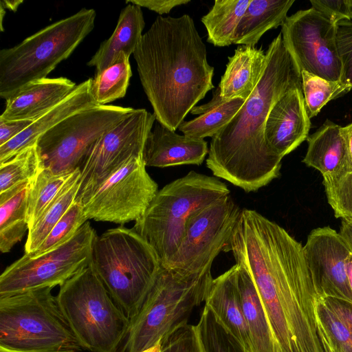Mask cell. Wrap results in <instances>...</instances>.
<instances>
[{
	"label": "cell",
	"instance_id": "obj_17",
	"mask_svg": "<svg viewBox=\"0 0 352 352\" xmlns=\"http://www.w3.org/2000/svg\"><path fill=\"white\" fill-rule=\"evenodd\" d=\"M302 88L283 95L270 110L264 137L268 148L282 158L308 138L310 129Z\"/></svg>",
	"mask_w": 352,
	"mask_h": 352
},
{
	"label": "cell",
	"instance_id": "obj_8",
	"mask_svg": "<svg viewBox=\"0 0 352 352\" xmlns=\"http://www.w3.org/2000/svg\"><path fill=\"white\" fill-rule=\"evenodd\" d=\"M52 289L0 297V352L83 351Z\"/></svg>",
	"mask_w": 352,
	"mask_h": 352
},
{
	"label": "cell",
	"instance_id": "obj_27",
	"mask_svg": "<svg viewBox=\"0 0 352 352\" xmlns=\"http://www.w3.org/2000/svg\"><path fill=\"white\" fill-rule=\"evenodd\" d=\"M245 102L241 98L230 100L223 99L218 87L208 102L195 106L191 109L190 113L198 116L189 121H183L178 129L184 135L190 138H212L231 121Z\"/></svg>",
	"mask_w": 352,
	"mask_h": 352
},
{
	"label": "cell",
	"instance_id": "obj_6",
	"mask_svg": "<svg viewBox=\"0 0 352 352\" xmlns=\"http://www.w3.org/2000/svg\"><path fill=\"white\" fill-rule=\"evenodd\" d=\"M230 192L217 177L191 170L159 190L133 228L153 248L164 266L177 250L191 215Z\"/></svg>",
	"mask_w": 352,
	"mask_h": 352
},
{
	"label": "cell",
	"instance_id": "obj_39",
	"mask_svg": "<svg viewBox=\"0 0 352 352\" xmlns=\"http://www.w3.org/2000/svg\"><path fill=\"white\" fill-rule=\"evenodd\" d=\"M336 45L342 65L340 81L352 88V21L336 23Z\"/></svg>",
	"mask_w": 352,
	"mask_h": 352
},
{
	"label": "cell",
	"instance_id": "obj_5",
	"mask_svg": "<svg viewBox=\"0 0 352 352\" xmlns=\"http://www.w3.org/2000/svg\"><path fill=\"white\" fill-rule=\"evenodd\" d=\"M90 264L129 320L138 311L162 267L153 248L133 228L123 226L96 236Z\"/></svg>",
	"mask_w": 352,
	"mask_h": 352
},
{
	"label": "cell",
	"instance_id": "obj_34",
	"mask_svg": "<svg viewBox=\"0 0 352 352\" xmlns=\"http://www.w3.org/2000/svg\"><path fill=\"white\" fill-rule=\"evenodd\" d=\"M36 144L0 163V193L31 182L42 168Z\"/></svg>",
	"mask_w": 352,
	"mask_h": 352
},
{
	"label": "cell",
	"instance_id": "obj_35",
	"mask_svg": "<svg viewBox=\"0 0 352 352\" xmlns=\"http://www.w3.org/2000/svg\"><path fill=\"white\" fill-rule=\"evenodd\" d=\"M302 89L309 119L316 116L330 100L351 89L341 81L324 79L305 71L300 72Z\"/></svg>",
	"mask_w": 352,
	"mask_h": 352
},
{
	"label": "cell",
	"instance_id": "obj_23",
	"mask_svg": "<svg viewBox=\"0 0 352 352\" xmlns=\"http://www.w3.org/2000/svg\"><path fill=\"white\" fill-rule=\"evenodd\" d=\"M267 56L262 47L242 45L228 57L226 69L219 84L220 95L226 100L241 98L246 101L260 81Z\"/></svg>",
	"mask_w": 352,
	"mask_h": 352
},
{
	"label": "cell",
	"instance_id": "obj_24",
	"mask_svg": "<svg viewBox=\"0 0 352 352\" xmlns=\"http://www.w3.org/2000/svg\"><path fill=\"white\" fill-rule=\"evenodd\" d=\"M144 26L141 7L128 3L122 10L113 34L101 43L87 65L95 67V74H98L113 63L120 53L124 52L129 57L133 54L142 37Z\"/></svg>",
	"mask_w": 352,
	"mask_h": 352
},
{
	"label": "cell",
	"instance_id": "obj_46",
	"mask_svg": "<svg viewBox=\"0 0 352 352\" xmlns=\"http://www.w3.org/2000/svg\"><path fill=\"white\" fill-rule=\"evenodd\" d=\"M342 131L346 141L349 156L352 162V123L342 126Z\"/></svg>",
	"mask_w": 352,
	"mask_h": 352
},
{
	"label": "cell",
	"instance_id": "obj_16",
	"mask_svg": "<svg viewBox=\"0 0 352 352\" xmlns=\"http://www.w3.org/2000/svg\"><path fill=\"white\" fill-rule=\"evenodd\" d=\"M303 252L319 296L352 303L346 270L351 252L340 234L328 226L314 229L307 237Z\"/></svg>",
	"mask_w": 352,
	"mask_h": 352
},
{
	"label": "cell",
	"instance_id": "obj_42",
	"mask_svg": "<svg viewBox=\"0 0 352 352\" xmlns=\"http://www.w3.org/2000/svg\"><path fill=\"white\" fill-rule=\"evenodd\" d=\"M190 0H126V3H132L140 7L146 8L160 14H168L175 7L187 4Z\"/></svg>",
	"mask_w": 352,
	"mask_h": 352
},
{
	"label": "cell",
	"instance_id": "obj_19",
	"mask_svg": "<svg viewBox=\"0 0 352 352\" xmlns=\"http://www.w3.org/2000/svg\"><path fill=\"white\" fill-rule=\"evenodd\" d=\"M76 86L65 77L32 82L6 100L0 120L34 121L63 101Z\"/></svg>",
	"mask_w": 352,
	"mask_h": 352
},
{
	"label": "cell",
	"instance_id": "obj_38",
	"mask_svg": "<svg viewBox=\"0 0 352 352\" xmlns=\"http://www.w3.org/2000/svg\"><path fill=\"white\" fill-rule=\"evenodd\" d=\"M327 200L337 218L352 219V170L323 179Z\"/></svg>",
	"mask_w": 352,
	"mask_h": 352
},
{
	"label": "cell",
	"instance_id": "obj_43",
	"mask_svg": "<svg viewBox=\"0 0 352 352\" xmlns=\"http://www.w3.org/2000/svg\"><path fill=\"white\" fill-rule=\"evenodd\" d=\"M34 121L32 120H0V146L25 130Z\"/></svg>",
	"mask_w": 352,
	"mask_h": 352
},
{
	"label": "cell",
	"instance_id": "obj_40",
	"mask_svg": "<svg viewBox=\"0 0 352 352\" xmlns=\"http://www.w3.org/2000/svg\"><path fill=\"white\" fill-rule=\"evenodd\" d=\"M160 352H205L196 325L187 324L173 334Z\"/></svg>",
	"mask_w": 352,
	"mask_h": 352
},
{
	"label": "cell",
	"instance_id": "obj_30",
	"mask_svg": "<svg viewBox=\"0 0 352 352\" xmlns=\"http://www.w3.org/2000/svg\"><path fill=\"white\" fill-rule=\"evenodd\" d=\"M251 0H216L201 18L208 32L207 41L216 47L233 44L236 28Z\"/></svg>",
	"mask_w": 352,
	"mask_h": 352
},
{
	"label": "cell",
	"instance_id": "obj_7",
	"mask_svg": "<svg viewBox=\"0 0 352 352\" xmlns=\"http://www.w3.org/2000/svg\"><path fill=\"white\" fill-rule=\"evenodd\" d=\"M94 9L82 8L0 51V96L6 100L43 78L67 58L93 30Z\"/></svg>",
	"mask_w": 352,
	"mask_h": 352
},
{
	"label": "cell",
	"instance_id": "obj_21",
	"mask_svg": "<svg viewBox=\"0 0 352 352\" xmlns=\"http://www.w3.org/2000/svg\"><path fill=\"white\" fill-rule=\"evenodd\" d=\"M91 78L77 85L74 91L59 104L34 120L14 138L0 146V163L34 144L42 134L66 118L98 105L91 95Z\"/></svg>",
	"mask_w": 352,
	"mask_h": 352
},
{
	"label": "cell",
	"instance_id": "obj_15",
	"mask_svg": "<svg viewBox=\"0 0 352 352\" xmlns=\"http://www.w3.org/2000/svg\"><path fill=\"white\" fill-rule=\"evenodd\" d=\"M143 156L134 157L108 177L83 205L88 219L124 224L136 221L158 192Z\"/></svg>",
	"mask_w": 352,
	"mask_h": 352
},
{
	"label": "cell",
	"instance_id": "obj_49",
	"mask_svg": "<svg viewBox=\"0 0 352 352\" xmlns=\"http://www.w3.org/2000/svg\"><path fill=\"white\" fill-rule=\"evenodd\" d=\"M162 348V342L159 341L157 344H155L153 346L146 349L142 352H160Z\"/></svg>",
	"mask_w": 352,
	"mask_h": 352
},
{
	"label": "cell",
	"instance_id": "obj_41",
	"mask_svg": "<svg viewBox=\"0 0 352 352\" xmlns=\"http://www.w3.org/2000/svg\"><path fill=\"white\" fill-rule=\"evenodd\" d=\"M312 8L336 24L352 19V0H312Z\"/></svg>",
	"mask_w": 352,
	"mask_h": 352
},
{
	"label": "cell",
	"instance_id": "obj_47",
	"mask_svg": "<svg viewBox=\"0 0 352 352\" xmlns=\"http://www.w3.org/2000/svg\"><path fill=\"white\" fill-rule=\"evenodd\" d=\"M1 7L8 8L12 11H16L19 6L23 3V1H1Z\"/></svg>",
	"mask_w": 352,
	"mask_h": 352
},
{
	"label": "cell",
	"instance_id": "obj_50",
	"mask_svg": "<svg viewBox=\"0 0 352 352\" xmlns=\"http://www.w3.org/2000/svg\"><path fill=\"white\" fill-rule=\"evenodd\" d=\"M67 352H83V351H67ZM89 352V351H88Z\"/></svg>",
	"mask_w": 352,
	"mask_h": 352
},
{
	"label": "cell",
	"instance_id": "obj_3",
	"mask_svg": "<svg viewBox=\"0 0 352 352\" xmlns=\"http://www.w3.org/2000/svg\"><path fill=\"white\" fill-rule=\"evenodd\" d=\"M133 57L156 120L173 131L214 88L206 45L188 14L157 16Z\"/></svg>",
	"mask_w": 352,
	"mask_h": 352
},
{
	"label": "cell",
	"instance_id": "obj_33",
	"mask_svg": "<svg viewBox=\"0 0 352 352\" xmlns=\"http://www.w3.org/2000/svg\"><path fill=\"white\" fill-rule=\"evenodd\" d=\"M315 315L327 352H352V331L322 296L316 300Z\"/></svg>",
	"mask_w": 352,
	"mask_h": 352
},
{
	"label": "cell",
	"instance_id": "obj_29",
	"mask_svg": "<svg viewBox=\"0 0 352 352\" xmlns=\"http://www.w3.org/2000/svg\"><path fill=\"white\" fill-rule=\"evenodd\" d=\"M80 184V169L78 168L29 229L25 254H30L41 245L50 231L63 217L77 196Z\"/></svg>",
	"mask_w": 352,
	"mask_h": 352
},
{
	"label": "cell",
	"instance_id": "obj_12",
	"mask_svg": "<svg viewBox=\"0 0 352 352\" xmlns=\"http://www.w3.org/2000/svg\"><path fill=\"white\" fill-rule=\"evenodd\" d=\"M155 116L144 109H134L104 133L82 163L80 188L75 201L82 206L111 175L134 157L142 156L145 141Z\"/></svg>",
	"mask_w": 352,
	"mask_h": 352
},
{
	"label": "cell",
	"instance_id": "obj_4",
	"mask_svg": "<svg viewBox=\"0 0 352 352\" xmlns=\"http://www.w3.org/2000/svg\"><path fill=\"white\" fill-rule=\"evenodd\" d=\"M213 278L211 267L183 273L161 267L136 314L129 320L118 352H142L162 344L186 326L194 309L205 302Z\"/></svg>",
	"mask_w": 352,
	"mask_h": 352
},
{
	"label": "cell",
	"instance_id": "obj_25",
	"mask_svg": "<svg viewBox=\"0 0 352 352\" xmlns=\"http://www.w3.org/2000/svg\"><path fill=\"white\" fill-rule=\"evenodd\" d=\"M237 265V283L241 308L254 352H278L267 316L256 286L247 271Z\"/></svg>",
	"mask_w": 352,
	"mask_h": 352
},
{
	"label": "cell",
	"instance_id": "obj_1",
	"mask_svg": "<svg viewBox=\"0 0 352 352\" xmlns=\"http://www.w3.org/2000/svg\"><path fill=\"white\" fill-rule=\"evenodd\" d=\"M223 251L231 252L252 279L278 352H327L315 315L320 296L299 242L257 211L243 208Z\"/></svg>",
	"mask_w": 352,
	"mask_h": 352
},
{
	"label": "cell",
	"instance_id": "obj_10",
	"mask_svg": "<svg viewBox=\"0 0 352 352\" xmlns=\"http://www.w3.org/2000/svg\"><path fill=\"white\" fill-rule=\"evenodd\" d=\"M133 109L98 104L66 118L36 140L42 167L58 173L80 168L100 138Z\"/></svg>",
	"mask_w": 352,
	"mask_h": 352
},
{
	"label": "cell",
	"instance_id": "obj_9",
	"mask_svg": "<svg viewBox=\"0 0 352 352\" xmlns=\"http://www.w3.org/2000/svg\"><path fill=\"white\" fill-rule=\"evenodd\" d=\"M58 307L83 351L118 352L129 319L91 264L59 286Z\"/></svg>",
	"mask_w": 352,
	"mask_h": 352
},
{
	"label": "cell",
	"instance_id": "obj_14",
	"mask_svg": "<svg viewBox=\"0 0 352 352\" xmlns=\"http://www.w3.org/2000/svg\"><path fill=\"white\" fill-rule=\"evenodd\" d=\"M282 38L298 70L338 82L342 65L336 45V24L311 8L287 16Z\"/></svg>",
	"mask_w": 352,
	"mask_h": 352
},
{
	"label": "cell",
	"instance_id": "obj_48",
	"mask_svg": "<svg viewBox=\"0 0 352 352\" xmlns=\"http://www.w3.org/2000/svg\"><path fill=\"white\" fill-rule=\"evenodd\" d=\"M346 270L349 283L352 290V254H351L346 259Z\"/></svg>",
	"mask_w": 352,
	"mask_h": 352
},
{
	"label": "cell",
	"instance_id": "obj_26",
	"mask_svg": "<svg viewBox=\"0 0 352 352\" xmlns=\"http://www.w3.org/2000/svg\"><path fill=\"white\" fill-rule=\"evenodd\" d=\"M294 0H251L234 32V44L255 46L269 30L282 25Z\"/></svg>",
	"mask_w": 352,
	"mask_h": 352
},
{
	"label": "cell",
	"instance_id": "obj_36",
	"mask_svg": "<svg viewBox=\"0 0 352 352\" xmlns=\"http://www.w3.org/2000/svg\"><path fill=\"white\" fill-rule=\"evenodd\" d=\"M196 328L205 352H246L206 305Z\"/></svg>",
	"mask_w": 352,
	"mask_h": 352
},
{
	"label": "cell",
	"instance_id": "obj_18",
	"mask_svg": "<svg viewBox=\"0 0 352 352\" xmlns=\"http://www.w3.org/2000/svg\"><path fill=\"white\" fill-rule=\"evenodd\" d=\"M208 151V142L204 139L179 135L156 120L147 135L142 156L146 166L200 165Z\"/></svg>",
	"mask_w": 352,
	"mask_h": 352
},
{
	"label": "cell",
	"instance_id": "obj_31",
	"mask_svg": "<svg viewBox=\"0 0 352 352\" xmlns=\"http://www.w3.org/2000/svg\"><path fill=\"white\" fill-rule=\"evenodd\" d=\"M131 76L129 57L122 52L113 63L91 78L90 92L94 100L104 105L123 98Z\"/></svg>",
	"mask_w": 352,
	"mask_h": 352
},
{
	"label": "cell",
	"instance_id": "obj_22",
	"mask_svg": "<svg viewBox=\"0 0 352 352\" xmlns=\"http://www.w3.org/2000/svg\"><path fill=\"white\" fill-rule=\"evenodd\" d=\"M308 148L302 162L320 172L324 178L352 170V162L342 126L327 120L307 138Z\"/></svg>",
	"mask_w": 352,
	"mask_h": 352
},
{
	"label": "cell",
	"instance_id": "obj_37",
	"mask_svg": "<svg viewBox=\"0 0 352 352\" xmlns=\"http://www.w3.org/2000/svg\"><path fill=\"white\" fill-rule=\"evenodd\" d=\"M87 220L82 204L74 201L38 249L28 255L38 256L62 245L70 239Z\"/></svg>",
	"mask_w": 352,
	"mask_h": 352
},
{
	"label": "cell",
	"instance_id": "obj_44",
	"mask_svg": "<svg viewBox=\"0 0 352 352\" xmlns=\"http://www.w3.org/2000/svg\"><path fill=\"white\" fill-rule=\"evenodd\" d=\"M323 298L327 305L352 331V303L336 298Z\"/></svg>",
	"mask_w": 352,
	"mask_h": 352
},
{
	"label": "cell",
	"instance_id": "obj_11",
	"mask_svg": "<svg viewBox=\"0 0 352 352\" xmlns=\"http://www.w3.org/2000/svg\"><path fill=\"white\" fill-rule=\"evenodd\" d=\"M97 236L87 221L62 245L36 256L24 254L1 273L0 297L62 285L90 264Z\"/></svg>",
	"mask_w": 352,
	"mask_h": 352
},
{
	"label": "cell",
	"instance_id": "obj_13",
	"mask_svg": "<svg viewBox=\"0 0 352 352\" xmlns=\"http://www.w3.org/2000/svg\"><path fill=\"white\" fill-rule=\"evenodd\" d=\"M241 210L229 195L192 214L177 250L162 267L183 273L212 267L228 242Z\"/></svg>",
	"mask_w": 352,
	"mask_h": 352
},
{
	"label": "cell",
	"instance_id": "obj_2",
	"mask_svg": "<svg viewBox=\"0 0 352 352\" xmlns=\"http://www.w3.org/2000/svg\"><path fill=\"white\" fill-rule=\"evenodd\" d=\"M260 81L238 113L210 141L206 166L216 177L245 192L257 191L280 174L282 157L266 144L268 114L286 93L302 88L300 71L280 33L265 52Z\"/></svg>",
	"mask_w": 352,
	"mask_h": 352
},
{
	"label": "cell",
	"instance_id": "obj_45",
	"mask_svg": "<svg viewBox=\"0 0 352 352\" xmlns=\"http://www.w3.org/2000/svg\"><path fill=\"white\" fill-rule=\"evenodd\" d=\"M340 234L346 242L352 254V219H342Z\"/></svg>",
	"mask_w": 352,
	"mask_h": 352
},
{
	"label": "cell",
	"instance_id": "obj_20",
	"mask_svg": "<svg viewBox=\"0 0 352 352\" xmlns=\"http://www.w3.org/2000/svg\"><path fill=\"white\" fill-rule=\"evenodd\" d=\"M237 273L238 265L235 264L213 278L204 302L245 351L254 352L241 308Z\"/></svg>",
	"mask_w": 352,
	"mask_h": 352
},
{
	"label": "cell",
	"instance_id": "obj_32",
	"mask_svg": "<svg viewBox=\"0 0 352 352\" xmlns=\"http://www.w3.org/2000/svg\"><path fill=\"white\" fill-rule=\"evenodd\" d=\"M74 172L58 173L42 168L30 182L27 194L29 229L33 226Z\"/></svg>",
	"mask_w": 352,
	"mask_h": 352
},
{
	"label": "cell",
	"instance_id": "obj_28",
	"mask_svg": "<svg viewBox=\"0 0 352 352\" xmlns=\"http://www.w3.org/2000/svg\"><path fill=\"white\" fill-rule=\"evenodd\" d=\"M30 182L0 193V250L6 253L29 230L27 194Z\"/></svg>",
	"mask_w": 352,
	"mask_h": 352
}]
</instances>
